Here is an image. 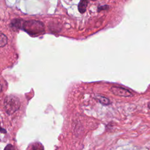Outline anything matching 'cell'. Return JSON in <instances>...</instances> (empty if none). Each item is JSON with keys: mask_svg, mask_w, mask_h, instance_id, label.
<instances>
[{"mask_svg": "<svg viewBox=\"0 0 150 150\" xmlns=\"http://www.w3.org/2000/svg\"><path fill=\"white\" fill-rule=\"evenodd\" d=\"M88 4V0H80L78 5V10L81 13H83L86 12Z\"/></svg>", "mask_w": 150, "mask_h": 150, "instance_id": "5b68a950", "label": "cell"}, {"mask_svg": "<svg viewBox=\"0 0 150 150\" xmlns=\"http://www.w3.org/2000/svg\"><path fill=\"white\" fill-rule=\"evenodd\" d=\"M8 43V38L5 34L0 31V47L5 46Z\"/></svg>", "mask_w": 150, "mask_h": 150, "instance_id": "52a82bcc", "label": "cell"}, {"mask_svg": "<svg viewBox=\"0 0 150 150\" xmlns=\"http://www.w3.org/2000/svg\"><path fill=\"white\" fill-rule=\"evenodd\" d=\"M4 150H15V147L12 144H8L5 146Z\"/></svg>", "mask_w": 150, "mask_h": 150, "instance_id": "9c48e42d", "label": "cell"}, {"mask_svg": "<svg viewBox=\"0 0 150 150\" xmlns=\"http://www.w3.org/2000/svg\"><path fill=\"white\" fill-rule=\"evenodd\" d=\"M20 105V100L16 96L9 95L5 98L4 107L5 112L8 114L11 115L13 114L19 110Z\"/></svg>", "mask_w": 150, "mask_h": 150, "instance_id": "7a4b0ae2", "label": "cell"}, {"mask_svg": "<svg viewBox=\"0 0 150 150\" xmlns=\"http://www.w3.org/2000/svg\"><path fill=\"white\" fill-rule=\"evenodd\" d=\"M110 90L113 94L119 97H130L133 96V94L130 90L122 87L112 86L110 88Z\"/></svg>", "mask_w": 150, "mask_h": 150, "instance_id": "3957f363", "label": "cell"}, {"mask_svg": "<svg viewBox=\"0 0 150 150\" xmlns=\"http://www.w3.org/2000/svg\"><path fill=\"white\" fill-rule=\"evenodd\" d=\"M91 1H96V0H91Z\"/></svg>", "mask_w": 150, "mask_h": 150, "instance_id": "7c38bea8", "label": "cell"}, {"mask_svg": "<svg viewBox=\"0 0 150 150\" xmlns=\"http://www.w3.org/2000/svg\"><path fill=\"white\" fill-rule=\"evenodd\" d=\"M96 98H97V99L98 100V101H99L101 104H103V105H108V104H110V100H109L108 98L105 97V96L98 95V96H97L96 97Z\"/></svg>", "mask_w": 150, "mask_h": 150, "instance_id": "8992f818", "label": "cell"}, {"mask_svg": "<svg viewBox=\"0 0 150 150\" xmlns=\"http://www.w3.org/2000/svg\"><path fill=\"white\" fill-rule=\"evenodd\" d=\"M0 132L3 133V134H5V133H6V129H4V128H2V127H1V124H0Z\"/></svg>", "mask_w": 150, "mask_h": 150, "instance_id": "30bf717a", "label": "cell"}, {"mask_svg": "<svg viewBox=\"0 0 150 150\" xmlns=\"http://www.w3.org/2000/svg\"><path fill=\"white\" fill-rule=\"evenodd\" d=\"M23 22V20L22 19H14L11 21L10 23V27L14 31H16L19 29H21Z\"/></svg>", "mask_w": 150, "mask_h": 150, "instance_id": "277c9868", "label": "cell"}, {"mask_svg": "<svg viewBox=\"0 0 150 150\" xmlns=\"http://www.w3.org/2000/svg\"><path fill=\"white\" fill-rule=\"evenodd\" d=\"M2 86L0 83V93L2 92Z\"/></svg>", "mask_w": 150, "mask_h": 150, "instance_id": "8fae6325", "label": "cell"}, {"mask_svg": "<svg viewBox=\"0 0 150 150\" xmlns=\"http://www.w3.org/2000/svg\"><path fill=\"white\" fill-rule=\"evenodd\" d=\"M30 150H43V146L41 144L36 142L32 145Z\"/></svg>", "mask_w": 150, "mask_h": 150, "instance_id": "ba28073f", "label": "cell"}, {"mask_svg": "<svg viewBox=\"0 0 150 150\" xmlns=\"http://www.w3.org/2000/svg\"><path fill=\"white\" fill-rule=\"evenodd\" d=\"M21 29L32 36H38L45 32V25L40 21L36 20L23 21Z\"/></svg>", "mask_w": 150, "mask_h": 150, "instance_id": "6da1fadb", "label": "cell"}]
</instances>
